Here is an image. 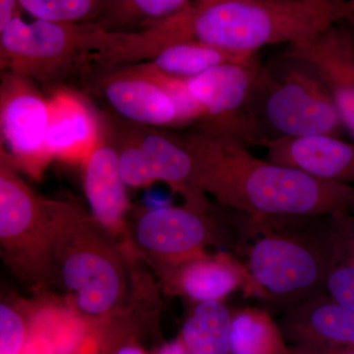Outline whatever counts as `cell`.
I'll return each instance as SVG.
<instances>
[{
	"mask_svg": "<svg viewBox=\"0 0 354 354\" xmlns=\"http://www.w3.org/2000/svg\"><path fill=\"white\" fill-rule=\"evenodd\" d=\"M32 309L0 299V354H21L31 334Z\"/></svg>",
	"mask_w": 354,
	"mask_h": 354,
	"instance_id": "d4e9b609",
	"label": "cell"
},
{
	"mask_svg": "<svg viewBox=\"0 0 354 354\" xmlns=\"http://www.w3.org/2000/svg\"><path fill=\"white\" fill-rule=\"evenodd\" d=\"M94 223L83 215L66 230L71 243L59 253L62 285L83 315L101 318L120 304L124 279L118 259L97 242Z\"/></svg>",
	"mask_w": 354,
	"mask_h": 354,
	"instance_id": "9c48e42d",
	"label": "cell"
},
{
	"mask_svg": "<svg viewBox=\"0 0 354 354\" xmlns=\"http://www.w3.org/2000/svg\"><path fill=\"white\" fill-rule=\"evenodd\" d=\"M18 1L15 0H0V36L7 26L16 17L21 15Z\"/></svg>",
	"mask_w": 354,
	"mask_h": 354,
	"instance_id": "4316f807",
	"label": "cell"
},
{
	"mask_svg": "<svg viewBox=\"0 0 354 354\" xmlns=\"http://www.w3.org/2000/svg\"><path fill=\"white\" fill-rule=\"evenodd\" d=\"M230 354H292V349L267 311L246 307L232 314Z\"/></svg>",
	"mask_w": 354,
	"mask_h": 354,
	"instance_id": "ffe728a7",
	"label": "cell"
},
{
	"mask_svg": "<svg viewBox=\"0 0 354 354\" xmlns=\"http://www.w3.org/2000/svg\"><path fill=\"white\" fill-rule=\"evenodd\" d=\"M48 97L28 77L0 74V139L15 171L39 180L53 158L46 148Z\"/></svg>",
	"mask_w": 354,
	"mask_h": 354,
	"instance_id": "30bf717a",
	"label": "cell"
},
{
	"mask_svg": "<svg viewBox=\"0 0 354 354\" xmlns=\"http://www.w3.org/2000/svg\"><path fill=\"white\" fill-rule=\"evenodd\" d=\"M106 74L100 83L111 108L133 124L148 127H180L171 97L133 65Z\"/></svg>",
	"mask_w": 354,
	"mask_h": 354,
	"instance_id": "e0dca14e",
	"label": "cell"
},
{
	"mask_svg": "<svg viewBox=\"0 0 354 354\" xmlns=\"http://www.w3.org/2000/svg\"><path fill=\"white\" fill-rule=\"evenodd\" d=\"M21 11L35 20L59 25L94 22L104 10L101 0H19Z\"/></svg>",
	"mask_w": 354,
	"mask_h": 354,
	"instance_id": "cb8c5ba5",
	"label": "cell"
},
{
	"mask_svg": "<svg viewBox=\"0 0 354 354\" xmlns=\"http://www.w3.org/2000/svg\"><path fill=\"white\" fill-rule=\"evenodd\" d=\"M261 65L256 55L246 62L216 65L188 79V90L203 111L196 131L245 148L261 146L251 111V95Z\"/></svg>",
	"mask_w": 354,
	"mask_h": 354,
	"instance_id": "ba28073f",
	"label": "cell"
},
{
	"mask_svg": "<svg viewBox=\"0 0 354 354\" xmlns=\"http://www.w3.org/2000/svg\"><path fill=\"white\" fill-rule=\"evenodd\" d=\"M319 218L247 216V270L263 298L283 310L325 293L332 232Z\"/></svg>",
	"mask_w": 354,
	"mask_h": 354,
	"instance_id": "3957f363",
	"label": "cell"
},
{
	"mask_svg": "<svg viewBox=\"0 0 354 354\" xmlns=\"http://www.w3.org/2000/svg\"><path fill=\"white\" fill-rule=\"evenodd\" d=\"M328 354H354V348L351 349H342V351H334Z\"/></svg>",
	"mask_w": 354,
	"mask_h": 354,
	"instance_id": "4dcf8cb0",
	"label": "cell"
},
{
	"mask_svg": "<svg viewBox=\"0 0 354 354\" xmlns=\"http://www.w3.org/2000/svg\"><path fill=\"white\" fill-rule=\"evenodd\" d=\"M354 18V0H198L183 10L187 41L241 53L301 44Z\"/></svg>",
	"mask_w": 354,
	"mask_h": 354,
	"instance_id": "7a4b0ae2",
	"label": "cell"
},
{
	"mask_svg": "<svg viewBox=\"0 0 354 354\" xmlns=\"http://www.w3.org/2000/svg\"><path fill=\"white\" fill-rule=\"evenodd\" d=\"M3 71H6V70H4L3 67H2L1 64H0V74H1Z\"/></svg>",
	"mask_w": 354,
	"mask_h": 354,
	"instance_id": "1f68e13d",
	"label": "cell"
},
{
	"mask_svg": "<svg viewBox=\"0 0 354 354\" xmlns=\"http://www.w3.org/2000/svg\"><path fill=\"white\" fill-rule=\"evenodd\" d=\"M79 212L39 196L15 169L0 167V258L23 278L36 279L50 259L55 235Z\"/></svg>",
	"mask_w": 354,
	"mask_h": 354,
	"instance_id": "5b68a950",
	"label": "cell"
},
{
	"mask_svg": "<svg viewBox=\"0 0 354 354\" xmlns=\"http://www.w3.org/2000/svg\"><path fill=\"white\" fill-rule=\"evenodd\" d=\"M256 55L257 53H234L190 41L167 46L146 64L165 75L188 80L216 65L246 62Z\"/></svg>",
	"mask_w": 354,
	"mask_h": 354,
	"instance_id": "d6986e66",
	"label": "cell"
},
{
	"mask_svg": "<svg viewBox=\"0 0 354 354\" xmlns=\"http://www.w3.org/2000/svg\"><path fill=\"white\" fill-rule=\"evenodd\" d=\"M153 354H192L184 346L183 342L180 341V339H174L171 342H167V344H162L160 348H158L156 351L155 353Z\"/></svg>",
	"mask_w": 354,
	"mask_h": 354,
	"instance_id": "83f0119b",
	"label": "cell"
},
{
	"mask_svg": "<svg viewBox=\"0 0 354 354\" xmlns=\"http://www.w3.org/2000/svg\"><path fill=\"white\" fill-rule=\"evenodd\" d=\"M285 55L311 65L329 91L342 127L354 138V43L348 32L334 27Z\"/></svg>",
	"mask_w": 354,
	"mask_h": 354,
	"instance_id": "4fadbf2b",
	"label": "cell"
},
{
	"mask_svg": "<svg viewBox=\"0 0 354 354\" xmlns=\"http://www.w3.org/2000/svg\"><path fill=\"white\" fill-rule=\"evenodd\" d=\"M251 111L262 147L283 137H339L344 127L329 91L313 67L285 53L261 65Z\"/></svg>",
	"mask_w": 354,
	"mask_h": 354,
	"instance_id": "277c9868",
	"label": "cell"
},
{
	"mask_svg": "<svg viewBox=\"0 0 354 354\" xmlns=\"http://www.w3.org/2000/svg\"><path fill=\"white\" fill-rule=\"evenodd\" d=\"M332 256L325 281V295L354 312V216H330Z\"/></svg>",
	"mask_w": 354,
	"mask_h": 354,
	"instance_id": "44dd1931",
	"label": "cell"
},
{
	"mask_svg": "<svg viewBox=\"0 0 354 354\" xmlns=\"http://www.w3.org/2000/svg\"><path fill=\"white\" fill-rule=\"evenodd\" d=\"M189 207L147 209L135 225V241L142 250L169 271L207 255L209 245L223 241L221 223L213 213Z\"/></svg>",
	"mask_w": 354,
	"mask_h": 354,
	"instance_id": "8fae6325",
	"label": "cell"
},
{
	"mask_svg": "<svg viewBox=\"0 0 354 354\" xmlns=\"http://www.w3.org/2000/svg\"><path fill=\"white\" fill-rule=\"evenodd\" d=\"M46 148L53 160L83 164L97 146L102 124L87 100L70 88H57L48 97Z\"/></svg>",
	"mask_w": 354,
	"mask_h": 354,
	"instance_id": "5bb4252c",
	"label": "cell"
},
{
	"mask_svg": "<svg viewBox=\"0 0 354 354\" xmlns=\"http://www.w3.org/2000/svg\"><path fill=\"white\" fill-rule=\"evenodd\" d=\"M272 164L314 178L354 186V145L330 135L283 137L265 142Z\"/></svg>",
	"mask_w": 354,
	"mask_h": 354,
	"instance_id": "9a60e30c",
	"label": "cell"
},
{
	"mask_svg": "<svg viewBox=\"0 0 354 354\" xmlns=\"http://www.w3.org/2000/svg\"><path fill=\"white\" fill-rule=\"evenodd\" d=\"M133 66L138 70L140 73L157 84L158 87L162 88L165 94L171 97L178 113L180 127L189 123L196 124L198 121L201 120L203 115L201 106L190 94L187 80L165 75L158 70L152 68L148 64H137Z\"/></svg>",
	"mask_w": 354,
	"mask_h": 354,
	"instance_id": "484cf974",
	"label": "cell"
},
{
	"mask_svg": "<svg viewBox=\"0 0 354 354\" xmlns=\"http://www.w3.org/2000/svg\"><path fill=\"white\" fill-rule=\"evenodd\" d=\"M174 288L194 300L223 301L228 295L241 288L246 295L263 298L248 270L227 252L205 255L169 271Z\"/></svg>",
	"mask_w": 354,
	"mask_h": 354,
	"instance_id": "ac0fdd59",
	"label": "cell"
},
{
	"mask_svg": "<svg viewBox=\"0 0 354 354\" xmlns=\"http://www.w3.org/2000/svg\"><path fill=\"white\" fill-rule=\"evenodd\" d=\"M188 0H118L106 1L104 10L92 22L100 29L118 32L120 28L136 25L146 29L180 12L189 6Z\"/></svg>",
	"mask_w": 354,
	"mask_h": 354,
	"instance_id": "603a6c76",
	"label": "cell"
},
{
	"mask_svg": "<svg viewBox=\"0 0 354 354\" xmlns=\"http://www.w3.org/2000/svg\"><path fill=\"white\" fill-rule=\"evenodd\" d=\"M118 130L113 141L125 185L143 188L160 181L183 195L185 206L198 211L209 208L196 164L178 135L133 123Z\"/></svg>",
	"mask_w": 354,
	"mask_h": 354,
	"instance_id": "52a82bcc",
	"label": "cell"
},
{
	"mask_svg": "<svg viewBox=\"0 0 354 354\" xmlns=\"http://www.w3.org/2000/svg\"><path fill=\"white\" fill-rule=\"evenodd\" d=\"M109 32L92 22L59 25L15 18L0 36V64L7 71L53 85L101 50Z\"/></svg>",
	"mask_w": 354,
	"mask_h": 354,
	"instance_id": "8992f818",
	"label": "cell"
},
{
	"mask_svg": "<svg viewBox=\"0 0 354 354\" xmlns=\"http://www.w3.org/2000/svg\"><path fill=\"white\" fill-rule=\"evenodd\" d=\"M351 21H353V22H354V18H353V20H351Z\"/></svg>",
	"mask_w": 354,
	"mask_h": 354,
	"instance_id": "d6a6232c",
	"label": "cell"
},
{
	"mask_svg": "<svg viewBox=\"0 0 354 354\" xmlns=\"http://www.w3.org/2000/svg\"><path fill=\"white\" fill-rule=\"evenodd\" d=\"M279 328L292 354H328L354 348V312L318 295L283 310Z\"/></svg>",
	"mask_w": 354,
	"mask_h": 354,
	"instance_id": "7c38bea8",
	"label": "cell"
},
{
	"mask_svg": "<svg viewBox=\"0 0 354 354\" xmlns=\"http://www.w3.org/2000/svg\"><path fill=\"white\" fill-rule=\"evenodd\" d=\"M0 167H10V169H14L10 156H9L6 148H4L1 139H0Z\"/></svg>",
	"mask_w": 354,
	"mask_h": 354,
	"instance_id": "f546056e",
	"label": "cell"
},
{
	"mask_svg": "<svg viewBox=\"0 0 354 354\" xmlns=\"http://www.w3.org/2000/svg\"><path fill=\"white\" fill-rule=\"evenodd\" d=\"M232 316L223 301L199 302L183 324L179 339L192 354H230Z\"/></svg>",
	"mask_w": 354,
	"mask_h": 354,
	"instance_id": "7402d4cb",
	"label": "cell"
},
{
	"mask_svg": "<svg viewBox=\"0 0 354 354\" xmlns=\"http://www.w3.org/2000/svg\"><path fill=\"white\" fill-rule=\"evenodd\" d=\"M178 138L196 164L203 190L225 208L268 218L354 213V186L259 160L245 147L196 130Z\"/></svg>",
	"mask_w": 354,
	"mask_h": 354,
	"instance_id": "6da1fadb",
	"label": "cell"
},
{
	"mask_svg": "<svg viewBox=\"0 0 354 354\" xmlns=\"http://www.w3.org/2000/svg\"><path fill=\"white\" fill-rule=\"evenodd\" d=\"M85 196L95 223L109 234H123L129 200L118 167V152L108 133L83 162Z\"/></svg>",
	"mask_w": 354,
	"mask_h": 354,
	"instance_id": "2e32d148",
	"label": "cell"
},
{
	"mask_svg": "<svg viewBox=\"0 0 354 354\" xmlns=\"http://www.w3.org/2000/svg\"><path fill=\"white\" fill-rule=\"evenodd\" d=\"M113 354H149L145 349L136 344H127L118 348Z\"/></svg>",
	"mask_w": 354,
	"mask_h": 354,
	"instance_id": "f1b7e54d",
	"label": "cell"
}]
</instances>
